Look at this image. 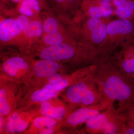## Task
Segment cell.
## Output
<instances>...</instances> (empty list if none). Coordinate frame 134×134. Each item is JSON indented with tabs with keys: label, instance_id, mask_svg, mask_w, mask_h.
Returning a JSON list of instances; mask_svg holds the SVG:
<instances>
[{
	"label": "cell",
	"instance_id": "29",
	"mask_svg": "<svg viewBox=\"0 0 134 134\" xmlns=\"http://www.w3.org/2000/svg\"><path fill=\"white\" fill-rule=\"evenodd\" d=\"M12 1L15 2H19L20 1H22V0H12Z\"/></svg>",
	"mask_w": 134,
	"mask_h": 134
},
{
	"label": "cell",
	"instance_id": "19",
	"mask_svg": "<svg viewBox=\"0 0 134 134\" xmlns=\"http://www.w3.org/2000/svg\"><path fill=\"white\" fill-rule=\"evenodd\" d=\"M40 112L43 115L58 120L63 118L66 113L64 107L60 106L54 105L47 100L41 103Z\"/></svg>",
	"mask_w": 134,
	"mask_h": 134
},
{
	"label": "cell",
	"instance_id": "10",
	"mask_svg": "<svg viewBox=\"0 0 134 134\" xmlns=\"http://www.w3.org/2000/svg\"><path fill=\"white\" fill-rule=\"evenodd\" d=\"M103 106L83 107L72 113L67 118L66 122L70 126L80 125L100 113L99 110Z\"/></svg>",
	"mask_w": 134,
	"mask_h": 134
},
{
	"label": "cell",
	"instance_id": "11",
	"mask_svg": "<svg viewBox=\"0 0 134 134\" xmlns=\"http://www.w3.org/2000/svg\"><path fill=\"white\" fill-rule=\"evenodd\" d=\"M83 0H48L51 11L60 20L63 19L68 12L81 5Z\"/></svg>",
	"mask_w": 134,
	"mask_h": 134
},
{
	"label": "cell",
	"instance_id": "20",
	"mask_svg": "<svg viewBox=\"0 0 134 134\" xmlns=\"http://www.w3.org/2000/svg\"><path fill=\"white\" fill-rule=\"evenodd\" d=\"M58 92L53 90L43 88L32 93L31 99L34 102L43 103L55 97Z\"/></svg>",
	"mask_w": 134,
	"mask_h": 134
},
{
	"label": "cell",
	"instance_id": "6",
	"mask_svg": "<svg viewBox=\"0 0 134 134\" xmlns=\"http://www.w3.org/2000/svg\"><path fill=\"white\" fill-rule=\"evenodd\" d=\"M79 31L81 40L83 41L81 44L88 46H88L91 45V47L92 46H103L107 36L106 25L100 19L89 17L84 21Z\"/></svg>",
	"mask_w": 134,
	"mask_h": 134
},
{
	"label": "cell",
	"instance_id": "17",
	"mask_svg": "<svg viewBox=\"0 0 134 134\" xmlns=\"http://www.w3.org/2000/svg\"><path fill=\"white\" fill-rule=\"evenodd\" d=\"M74 40L63 30L53 33L43 34L39 42L44 46H52Z\"/></svg>",
	"mask_w": 134,
	"mask_h": 134
},
{
	"label": "cell",
	"instance_id": "12",
	"mask_svg": "<svg viewBox=\"0 0 134 134\" xmlns=\"http://www.w3.org/2000/svg\"><path fill=\"white\" fill-rule=\"evenodd\" d=\"M32 71L34 74L39 77H48L57 73L61 68L59 62L44 59L32 62Z\"/></svg>",
	"mask_w": 134,
	"mask_h": 134
},
{
	"label": "cell",
	"instance_id": "2",
	"mask_svg": "<svg viewBox=\"0 0 134 134\" xmlns=\"http://www.w3.org/2000/svg\"><path fill=\"white\" fill-rule=\"evenodd\" d=\"M93 74L68 86L66 95L70 102L84 107L108 105V101L99 90Z\"/></svg>",
	"mask_w": 134,
	"mask_h": 134
},
{
	"label": "cell",
	"instance_id": "5",
	"mask_svg": "<svg viewBox=\"0 0 134 134\" xmlns=\"http://www.w3.org/2000/svg\"><path fill=\"white\" fill-rule=\"evenodd\" d=\"M0 43L3 46H15L21 51L30 52L29 41L19 26L16 19H1L0 22Z\"/></svg>",
	"mask_w": 134,
	"mask_h": 134
},
{
	"label": "cell",
	"instance_id": "30",
	"mask_svg": "<svg viewBox=\"0 0 134 134\" xmlns=\"http://www.w3.org/2000/svg\"><path fill=\"white\" fill-rule=\"evenodd\" d=\"M132 78H133V79L134 81V75L132 77Z\"/></svg>",
	"mask_w": 134,
	"mask_h": 134
},
{
	"label": "cell",
	"instance_id": "22",
	"mask_svg": "<svg viewBox=\"0 0 134 134\" xmlns=\"http://www.w3.org/2000/svg\"><path fill=\"white\" fill-rule=\"evenodd\" d=\"M10 107L8 103L5 89L0 90V113L2 115H7L10 111Z\"/></svg>",
	"mask_w": 134,
	"mask_h": 134
},
{
	"label": "cell",
	"instance_id": "9",
	"mask_svg": "<svg viewBox=\"0 0 134 134\" xmlns=\"http://www.w3.org/2000/svg\"><path fill=\"white\" fill-rule=\"evenodd\" d=\"M32 62L23 55H11L3 62L2 69L3 72L9 76L16 77L32 69Z\"/></svg>",
	"mask_w": 134,
	"mask_h": 134
},
{
	"label": "cell",
	"instance_id": "4",
	"mask_svg": "<svg viewBox=\"0 0 134 134\" xmlns=\"http://www.w3.org/2000/svg\"><path fill=\"white\" fill-rule=\"evenodd\" d=\"M109 107L106 111L100 113L86 122V128L91 133H119L125 121L123 115Z\"/></svg>",
	"mask_w": 134,
	"mask_h": 134
},
{
	"label": "cell",
	"instance_id": "13",
	"mask_svg": "<svg viewBox=\"0 0 134 134\" xmlns=\"http://www.w3.org/2000/svg\"><path fill=\"white\" fill-rule=\"evenodd\" d=\"M40 16L43 22V34L53 33L64 30L59 20L51 10H43L41 12Z\"/></svg>",
	"mask_w": 134,
	"mask_h": 134
},
{
	"label": "cell",
	"instance_id": "27",
	"mask_svg": "<svg viewBox=\"0 0 134 134\" xmlns=\"http://www.w3.org/2000/svg\"><path fill=\"white\" fill-rule=\"evenodd\" d=\"M41 5V8L44 9L46 10H48L50 9V8L49 6H48V4H47L46 3V0H38Z\"/></svg>",
	"mask_w": 134,
	"mask_h": 134
},
{
	"label": "cell",
	"instance_id": "25",
	"mask_svg": "<svg viewBox=\"0 0 134 134\" xmlns=\"http://www.w3.org/2000/svg\"><path fill=\"white\" fill-rule=\"evenodd\" d=\"M47 78L48 79V83H53L59 81L63 77L61 75L56 73L51 75Z\"/></svg>",
	"mask_w": 134,
	"mask_h": 134
},
{
	"label": "cell",
	"instance_id": "26",
	"mask_svg": "<svg viewBox=\"0 0 134 134\" xmlns=\"http://www.w3.org/2000/svg\"><path fill=\"white\" fill-rule=\"evenodd\" d=\"M53 127H45L40 130L39 133L41 134H50L53 133Z\"/></svg>",
	"mask_w": 134,
	"mask_h": 134
},
{
	"label": "cell",
	"instance_id": "23",
	"mask_svg": "<svg viewBox=\"0 0 134 134\" xmlns=\"http://www.w3.org/2000/svg\"><path fill=\"white\" fill-rule=\"evenodd\" d=\"M69 84L70 81L69 79L63 78L59 81L55 83L47 84L44 86V88L59 92L69 86Z\"/></svg>",
	"mask_w": 134,
	"mask_h": 134
},
{
	"label": "cell",
	"instance_id": "8",
	"mask_svg": "<svg viewBox=\"0 0 134 134\" xmlns=\"http://www.w3.org/2000/svg\"><path fill=\"white\" fill-rule=\"evenodd\" d=\"M22 31L31 46L40 41L43 34V22L41 19H31L21 14L16 18Z\"/></svg>",
	"mask_w": 134,
	"mask_h": 134
},
{
	"label": "cell",
	"instance_id": "21",
	"mask_svg": "<svg viewBox=\"0 0 134 134\" xmlns=\"http://www.w3.org/2000/svg\"><path fill=\"white\" fill-rule=\"evenodd\" d=\"M32 123L35 127L41 129L43 128L53 127L56 125L57 122L54 119L43 115L34 119Z\"/></svg>",
	"mask_w": 134,
	"mask_h": 134
},
{
	"label": "cell",
	"instance_id": "3",
	"mask_svg": "<svg viewBox=\"0 0 134 134\" xmlns=\"http://www.w3.org/2000/svg\"><path fill=\"white\" fill-rule=\"evenodd\" d=\"M74 40L65 42L57 45L45 46L39 42L32 46L30 52L36 51L35 54L41 59L55 61H70L76 58L78 54V47Z\"/></svg>",
	"mask_w": 134,
	"mask_h": 134
},
{
	"label": "cell",
	"instance_id": "7",
	"mask_svg": "<svg viewBox=\"0 0 134 134\" xmlns=\"http://www.w3.org/2000/svg\"><path fill=\"white\" fill-rule=\"evenodd\" d=\"M107 36L104 46L117 44L125 40L131 41L134 36V22L130 19H122L113 21L107 25Z\"/></svg>",
	"mask_w": 134,
	"mask_h": 134
},
{
	"label": "cell",
	"instance_id": "18",
	"mask_svg": "<svg viewBox=\"0 0 134 134\" xmlns=\"http://www.w3.org/2000/svg\"><path fill=\"white\" fill-rule=\"evenodd\" d=\"M28 123L22 119L19 114L14 113L10 115L5 125V129L9 133H21L24 132Z\"/></svg>",
	"mask_w": 134,
	"mask_h": 134
},
{
	"label": "cell",
	"instance_id": "15",
	"mask_svg": "<svg viewBox=\"0 0 134 134\" xmlns=\"http://www.w3.org/2000/svg\"><path fill=\"white\" fill-rule=\"evenodd\" d=\"M115 14L120 18L133 20L134 0H111Z\"/></svg>",
	"mask_w": 134,
	"mask_h": 134
},
{
	"label": "cell",
	"instance_id": "24",
	"mask_svg": "<svg viewBox=\"0 0 134 134\" xmlns=\"http://www.w3.org/2000/svg\"><path fill=\"white\" fill-rule=\"evenodd\" d=\"M100 3L103 17H107L111 15L113 13L111 4H105Z\"/></svg>",
	"mask_w": 134,
	"mask_h": 134
},
{
	"label": "cell",
	"instance_id": "28",
	"mask_svg": "<svg viewBox=\"0 0 134 134\" xmlns=\"http://www.w3.org/2000/svg\"><path fill=\"white\" fill-rule=\"evenodd\" d=\"M3 118L2 117H1V128H2L3 126Z\"/></svg>",
	"mask_w": 134,
	"mask_h": 134
},
{
	"label": "cell",
	"instance_id": "16",
	"mask_svg": "<svg viewBox=\"0 0 134 134\" xmlns=\"http://www.w3.org/2000/svg\"><path fill=\"white\" fill-rule=\"evenodd\" d=\"M123 58L120 62V70L124 74L132 77L134 75V45H127Z\"/></svg>",
	"mask_w": 134,
	"mask_h": 134
},
{
	"label": "cell",
	"instance_id": "1",
	"mask_svg": "<svg viewBox=\"0 0 134 134\" xmlns=\"http://www.w3.org/2000/svg\"><path fill=\"white\" fill-rule=\"evenodd\" d=\"M99 90L110 103L134 105V81L111 64L96 68L92 75Z\"/></svg>",
	"mask_w": 134,
	"mask_h": 134
},
{
	"label": "cell",
	"instance_id": "14",
	"mask_svg": "<svg viewBox=\"0 0 134 134\" xmlns=\"http://www.w3.org/2000/svg\"><path fill=\"white\" fill-rule=\"evenodd\" d=\"M41 9L38 0H22L18 8L20 13L31 19H41Z\"/></svg>",
	"mask_w": 134,
	"mask_h": 134
}]
</instances>
